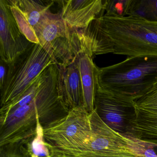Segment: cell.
I'll list each match as a JSON object with an SVG mask.
<instances>
[{
    "label": "cell",
    "mask_w": 157,
    "mask_h": 157,
    "mask_svg": "<svg viewBox=\"0 0 157 157\" xmlns=\"http://www.w3.org/2000/svg\"><path fill=\"white\" fill-rule=\"evenodd\" d=\"M90 114L83 106L74 108L63 118L43 128L51 157L83 148L93 136Z\"/></svg>",
    "instance_id": "cell-6"
},
{
    "label": "cell",
    "mask_w": 157,
    "mask_h": 157,
    "mask_svg": "<svg viewBox=\"0 0 157 157\" xmlns=\"http://www.w3.org/2000/svg\"><path fill=\"white\" fill-rule=\"evenodd\" d=\"M59 73L58 65H50L36 97L0 117V146L32 137L39 124L44 128L68 114L59 91Z\"/></svg>",
    "instance_id": "cell-2"
},
{
    "label": "cell",
    "mask_w": 157,
    "mask_h": 157,
    "mask_svg": "<svg viewBox=\"0 0 157 157\" xmlns=\"http://www.w3.org/2000/svg\"><path fill=\"white\" fill-rule=\"evenodd\" d=\"M59 67V91L64 104L69 111L83 107V89L76 58L70 65Z\"/></svg>",
    "instance_id": "cell-12"
},
{
    "label": "cell",
    "mask_w": 157,
    "mask_h": 157,
    "mask_svg": "<svg viewBox=\"0 0 157 157\" xmlns=\"http://www.w3.org/2000/svg\"></svg>",
    "instance_id": "cell-19"
},
{
    "label": "cell",
    "mask_w": 157,
    "mask_h": 157,
    "mask_svg": "<svg viewBox=\"0 0 157 157\" xmlns=\"http://www.w3.org/2000/svg\"><path fill=\"white\" fill-rule=\"evenodd\" d=\"M97 80L101 90L133 100L157 80V57H128L117 64L98 67Z\"/></svg>",
    "instance_id": "cell-3"
},
{
    "label": "cell",
    "mask_w": 157,
    "mask_h": 157,
    "mask_svg": "<svg viewBox=\"0 0 157 157\" xmlns=\"http://www.w3.org/2000/svg\"><path fill=\"white\" fill-rule=\"evenodd\" d=\"M60 15L73 30L84 29L94 20L104 15L105 0H60Z\"/></svg>",
    "instance_id": "cell-11"
},
{
    "label": "cell",
    "mask_w": 157,
    "mask_h": 157,
    "mask_svg": "<svg viewBox=\"0 0 157 157\" xmlns=\"http://www.w3.org/2000/svg\"><path fill=\"white\" fill-rule=\"evenodd\" d=\"M32 43L20 31L7 0H0L1 59L12 63Z\"/></svg>",
    "instance_id": "cell-9"
},
{
    "label": "cell",
    "mask_w": 157,
    "mask_h": 157,
    "mask_svg": "<svg viewBox=\"0 0 157 157\" xmlns=\"http://www.w3.org/2000/svg\"><path fill=\"white\" fill-rule=\"evenodd\" d=\"M153 150L155 151V153L157 155V145H153Z\"/></svg>",
    "instance_id": "cell-18"
},
{
    "label": "cell",
    "mask_w": 157,
    "mask_h": 157,
    "mask_svg": "<svg viewBox=\"0 0 157 157\" xmlns=\"http://www.w3.org/2000/svg\"><path fill=\"white\" fill-rule=\"evenodd\" d=\"M39 44L52 56L59 66L71 64L82 46L76 31L71 29L59 13L48 10L36 33Z\"/></svg>",
    "instance_id": "cell-7"
},
{
    "label": "cell",
    "mask_w": 157,
    "mask_h": 157,
    "mask_svg": "<svg viewBox=\"0 0 157 157\" xmlns=\"http://www.w3.org/2000/svg\"><path fill=\"white\" fill-rule=\"evenodd\" d=\"M26 145L32 157H50L49 149L44 139L43 128L39 124L37 133L30 138L25 139Z\"/></svg>",
    "instance_id": "cell-15"
},
{
    "label": "cell",
    "mask_w": 157,
    "mask_h": 157,
    "mask_svg": "<svg viewBox=\"0 0 157 157\" xmlns=\"http://www.w3.org/2000/svg\"><path fill=\"white\" fill-rule=\"evenodd\" d=\"M55 64L57 63L54 58L41 45L32 43L24 53L9 64L6 82L1 90V107L16 101L38 76Z\"/></svg>",
    "instance_id": "cell-5"
},
{
    "label": "cell",
    "mask_w": 157,
    "mask_h": 157,
    "mask_svg": "<svg viewBox=\"0 0 157 157\" xmlns=\"http://www.w3.org/2000/svg\"><path fill=\"white\" fill-rule=\"evenodd\" d=\"M90 118L93 136L83 148L53 157H145V150L150 144L115 131L94 110Z\"/></svg>",
    "instance_id": "cell-4"
},
{
    "label": "cell",
    "mask_w": 157,
    "mask_h": 157,
    "mask_svg": "<svg viewBox=\"0 0 157 157\" xmlns=\"http://www.w3.org/2000/svg\"><path fill=\"white\" fill-rule=\"evenodd\" d=\"M22 33L31 43L39 44L36 33L54 1L7 0Z\"/></svg>",
    "instance_id": "cell-10"
},
{
    "label": "cell",
    "mask_w": 157,
    "mask_h": 157,
    "mask_svg": "<svg viewBox=\"0 0 157 157\" xmlns=\"http://www.w3.org/2000/svg\"><path fill=\"white\" fill-rule=\"evenodd\" d=\"M131 0H105V15L112 17L128 16Z\"/></svg>",
    "instance_id": "cell-16"
},
{
    "label": "cell",
    "mask_w": 157,
    "mask_h": 157,
    "mask_svg": "<svg viewBox=\"0 0 157 157\" xmlns=\"http://www.w3.org/2000/svg\"><path fill=\"white\" fill-rule=\"evenodd\" d=\"M82 46L94 56L157 57V22L132 16L103 15L76 31Z\"/></svg>",
    "instance_id": "cell-1"
},
{
    "label": "cell",
    "mask_w": 157,
    "mask_h": 157,
    "mask_svg": "<svg viewBox=\"0 0 157 157\" xmlns=\"http://www.w3.org/2000/svg\"><path fill=\"white\" fill-rule=\"evenodd\" d=\"M128 16L157 22V0H131Z\"/></svg>",
    "instance_id": "cell-14"
},
{
    "label": "cell",
    "mask_w": 157,
    "mask_h": 157,
    "mask_svg": "<svg viewBox=\"0 0 157 157\" xmlns=\"http://www.w3.org/2000/svg\"><path fill=\"white\" fill-rule=\"evenodd\" d=\"M94 110L109 127L124 135L136 114L132 98L103 90L98 86Z\"/></svg>",
    "instance_id": "cell-8"
},
{
    "label": "cell",
    "mask_w": 157,
    "mask_h": 157,
    "mask_svg": "<svg viewBox=\"0 0 157 157\" xmlns=\"http://www.w3.org/2000/svg\"><path fill=\"white\" fill-rule=\"evenodd\" d=\"M94 56L83 47L76 56L82 83L83 107L88 113L94 110V99L97 87L98 67L93 62Z\"/></svg>",
    "instance_id": "cell-13"
},
{
    "label": "cell",
    "mask_w": 157,
    "mask_h": 157,
    "mask_svg": "<svg viewBox=\"0 0 157 157\" xmlns=\"http://www.w3.org/2000/svg\"><path fill=\"white\" fill-rule=\"evenodd\" d=\"M9 64L0 59V89L3 88L9 72Z\"/></svg>",
    "instance_id": "cell-17"
}]
</instances>
